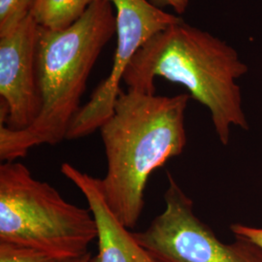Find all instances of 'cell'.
<instances>
[{
  "mask_svg": "<svg viewBox=\"0 0 262 262\" xmlns=\"http://www.w3.org/2000/svg\"><path fill=\"white\" fill-rule=\"evenodd\" d=\"M190 96L121 91L112 116L100 127L107 161L104 197L122 225H137L150 175L187 145L186 110Z\"/></svg>",
  "mask_w": 262,
  "mask_h": 262,
  "instance_id": "obj_1",
  "label": "cell"
},
{
  "mask_svg": "<svg viewBox=\"0 0 262 262\" xmlns=\"http://www.w3.org/2000/svg\"><path fill=\"white\" fill-rule=\"evenodd\" d=\"M248 71L234 48L182 19L141 48L122 81L127 90L150 94H156L157 77L182 84L210 111L215 134L226 146L232 126L250 128L237 84Z\"/></svg>",
  "mask_w": 262,
  "mask_h": 262,
  "instance_id": "obj_2",
  "label": "cell"
},
{
  "mask_svg": "<svg viewBox=\"0 0 262 262\" xmlns=\"http://www.w3.org/2000/svg\"><path fill=\"white\" fill-rule=\"evenodd\" d=\"M116 26L111 0H97L66 29L40 28L36 66L41 110L26 129L11 130L0 124L3 162L25 158L34 147L66 140L70 123L81 108L89 77L116 34Z\"/></svg>",
  "mask_w": 262,
  "mask_h": 262,
  "instance_id": "obj_3",
  "label": "cell"
},
{
  "mask_svg": "<svg viewBox=\"0 0 262 262\" xmlns=\"http://www.w3.org/2000/svg\"><path fill=\"white\" fill-rule=\"evenodd\" d=\"M97 238L90 209L66 201L21 162L0 165V241L47 253L56 260L84 255Z\"/></svg>",
  "mask_w": 262,
  "mask_h": 262,
  "instance_id": "obj_4",
  "label": "cell"
},
{
  "mask_svg": "<svg viewBox=\"0 0 262 262\" xmlns=\"http://www.w3.org/2000/svg\"><path fill=\"white\" fill-rule=\"evenodd\" d=\"M165 208L143 231L133 233L157 262H262V249L241 237L221 241L195 214L193 201L167 173Z\"/></svg>",
  "mask_w": 262,
  "mask_h": 262,
  "instance_id": "obj_5",
  "label": "cell"
},
{
  "mask_svg": "<svg viewBox=\"0 0 262 262\" xmlns=\"http://www.w3.org/2000/svg\"><path fill=\"white\" fill-rule=\"evenodd\" d=\"M116 10L117 46L109 76L70 123L66 140L84 138L100 129L114 113L127 67L150 38L182 18L152 5L149 0H111Z\"/></svg>",
  "mask_w": 262,
  "mask_h": 262,
  "instance_id": "obj_6",
  "label": "cell"
},
{
  "mask_svg": "<svg viewBox=\"0 0 262 262\" xmlns=\"http://www.w3.org/2000/svg\"><path fill=\"white\" fill-rule=\"evenodd\" d=\"M39 32L40 27L29 15L0 37V124L11 130L32 125L41 110L36 66Z\"/></svg>",
  "mask_w": 262,
  "mask_h": 262,
  "instance_id": "obj_7",
  "label": "cell"
},
{
  "mask_svg": "<svg viewBox=\"0 0 262 262\" xmlns=\"http://www.w3.org/2000/svg\"><path fill=\"white\" fill-rule=\"evenodd\" d=\"M61 174L83 193L97 228L98 252L93 262H157L108 205L101 180L64 162Z\"/></svg>",
  "mask_w": 262,
  "mask_h": 262,
  "instance_id": "obj_8",
  "label": "cell"
},
{
  "mask_svg": "<svg viewBox=\"0 0 262 262\" xmlns=\"http://www.w3.org/2000/svg\"><path fill=\"white\" fill-rule=\"evenodd\" d=\"M97 0H33L29 15L40 28L63 30L74 25Z\"/></svg>",
  "mask_w": 262,
  "mask_h": 262,
  "instance_id": "obj_9",
  "label": "cell"
},
{
  "mask_svg": "<svg viewBox=\"0 0 262 262\" xmlns=\"http://www.w3.org/2000/svg\"><path fill=\"white\" fill-rule=\"evenodd\" d=\"M33 0H0V37L13 31L29 16Z\"/></svg>",
  "mask_w": 262,
  "mask_h": 262,
  "instance_id": "obj_10",
  "label": "cell"
},
{
  "mask_svg": "<svg viewBox=\"0 0 262 262\" xmlns=\"http://www.w3.org/2000/svg\"><path fill=\"white\" fill-rule=\"evenodd\" d=\"M0 262H58V260L38 250L0 241Z\"/></svg>",
  "mask_w": 262,
  "mask_h": 262,
  "instance_id": "obj_11",
  "label": "cell"
},
{
  "mask_svg": "<svg viewBox=\"0 0 262 262\" xmlns=\"http://www.w3.org/2000/svg\"><path fill=\"white\" fill-rule=\"evenodd\" d=\"M230 230L235 237H241L253 243L256 244L262 249V228L254 227L242 224H233L230 225Z\"/></svg>",
  "mask_w": 262,
  "mask_h": 262,
  "instance_id": "obj_12",
  "label": "cell"
},
{
  "mask_svg": "<svg viewBox=\"0 0 262 262\" xmlns=\"http://www.w3.org/2000/svg\"><path fill=\"white\" fill-rule=\"evenodd\" d=\"M152 5L159 9L163 10L165 7H171L175 11L176 15L181 17L186 13L189 0H149Z\"/></svg>",
  "mask_w": 262,
  "mask_h": 262,
  "instance_id": "obj_13",
  "label": "cell"
},
{
  "mask_svg": "<svg viewBox=\"0 0 262 262\" xmlns=\"http://www.w3.org/2000/svg\"><path fill=\"white\" fill-rule=\"evenodd\" d=\"M58 262H93V257L91 253H88L84 255L75 257V258H70V259H66V260H60Z\"/></svg>",
  "mask_w": 262,
  "mask_h": 262,
  "instance_id": "obj_14",
  "label": "cell"
}]
</instances>
